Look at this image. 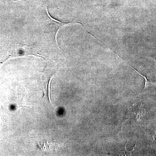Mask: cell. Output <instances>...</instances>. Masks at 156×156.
I'll return each instance as SVG.
<instances>
[{
  "label": "cell",
  "mask_w": 156,
  "mask_h": 156,
  "mask_svg": "<svg viewBox=\"0 0 156 156\" xmlns=\"http://www.w3.org/2000/svg\"><path fill=\"white\" fill-rule=\"evenodd\" d=\"M129 112L135 115V117L137 120H139L140 117V114H142V111L140 110H137V105H132L129 108Z\"/></svg>",
  "instance_id": "cell-1"
}]
</instances>
